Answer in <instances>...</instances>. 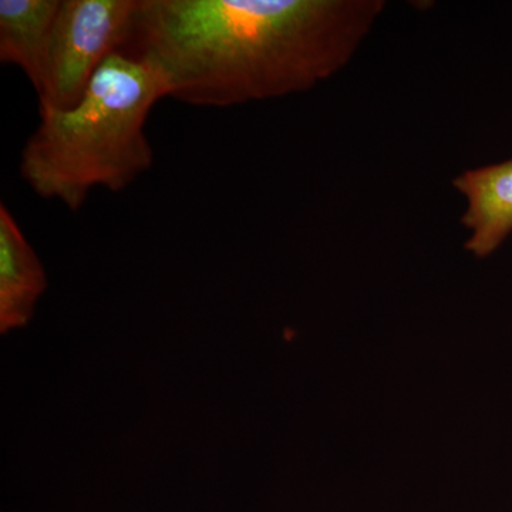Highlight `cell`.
<instances>
[{
    "instance_id": "cell-5",
    "label": "cell",
    "mask_w": 512,
    "mask_h": 512,
    "mask_svg": "<svg viewBox=\"0 0 512 512\" xmlns=\"http://www.w3.org/2000/svg\"><path fill=\"white\" fill-rule=\"evenodd\" d=\"M454 187L468 200L463 224L473 235L466 248L484 258L512 231V160L467 171L454 180Z\"/></svg>"
},
{
    "instance_id": "cell-6",
    "label": "cell",
    "mask_w": 512,
    "mask_h": 512,
    "mask_svg": "<svg viewBox=\"0 0 512 512\" xmlns=\"http://www.w3.org/2000/svg\"><path fill=\"white\" fill-rule=\"evenodd\" d=\"M62 0H0V62L18 66L37 89Z\"/></svg>"
},
{
    "instance_id": "cell-4",
    "label": "cell",
    "mask_w": 512,
    "mask_h": 512,
    "mask_svg": "<svg viewBox=\"0 0 512 512\" xmlns=\"http://www.w3.org/2000/svg\"><path fill=\"white\" fill-rule=\"evenodd\" d=\"M47 288L45 268L18 221L0 204V333L29 325Z\"/></svg>"
},
{
    "instance_id": "cell-1",
    "label": "cell",
    "mask_w": 512,
    "mask_h": 512,
    "mask_svg": "<svg viewBox=\"0 0 512 512\" xmlns=\"http://www.w3.org/2000/svg\"><path fill=\"white\" fill-rule=\"evenodd\" d=\"M382 9L370 0H137L119 53L153 67L168 97L237 106L328 79Z\"/></svg>"
},
{
    "instance_id": "cell-3",
    "label": "cell",
    "mask_w": 512,
    "mask_h": 512,
    "mask_svg": "<svg viewBox=\"0 0 512 512\" xmlns=\"http://www.w3.org/2000/svg\"><path fill=\"white\" fill-rule=\"evenodd\" d=\"M137 0H62L47 46L39 106L73 107L126 42Z\"/></svg>"
},
{
    "instance_id": "cell-2",
    "label": "cell",
    "mask_w": 512,
    "mask_h": 512,
    "mask_svg": "<svg viewBox=\"0 0 512 512\" xmlns=\"http://www.w3.org/2000/svg\"><path fill=\"white\" fill-rule=\"evenodd\" d=\"M165 97L153 67L113 53L73 107L39 106V126L23 147L20 175L39 197L73 212L94 188L126 190L153 167L146 124Z\"/></svg>"
}]
</instances>
